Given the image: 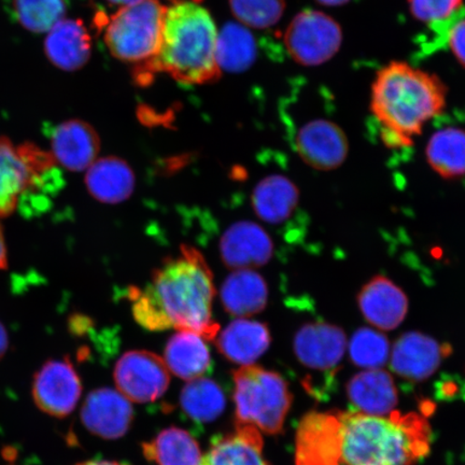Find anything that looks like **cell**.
Returning <instances> with one entry per match:
<instances>
[{
	"label": "cell",
	"instance_id": "6da1fadb",
	"mask_svg": "<svg viewBox=\"0 0 465 465\" xmlns=\"http://www.w3.org/2000/svg\"><path fill=\"white\" fill-rule=\"evenodd\" d=\"M214 294L213 272L205 258L187 245L176 257L163 261L144 289H130L133 315L143 328L191 331L206 341L219 333L213 318Z\"/></svg>",
	"mask_w": 465,
	"mask_h": 465
},
{
	"label": "cell",
	"instance_id": "7a4b0ae2",
	"mask_svg": "<svg viewBox=\"0 0 465 465\" xmlns=\"http://www.w3.org/2000/svg\"><path fill=\"white\" fill-rule=\"evenodd\" d=\"M447 85L439 75L393 61L377 72L371 87V112L389 148L411 147L430 121L444 112Z\"/></svg>",
	"mask_w": 465,
	"mask_h": 465
},
{
	"label": "cell",
	"instance_id": "3957f363",
	"mask_svg": "<svg viewBox=\"0 0 465 465\" xmlns=\"http://www.w3.org/2000/svg\"><path fill=\"white\" fill-rule=\"evenodd\" d=\"M218 29L200 4L182 0L166 8L158 54L137 69L138 81L164 72L183 84H206L221 75L216 58Z\"/></svg>",
	"mask_w": 465,
	"mask_h": 465
},
{
	"label": "cell",
	"instance_id": "277c9868",
	"mask_svg": "<svg viewBox=\"0 0 465 465\" xmlns=\"http://www.w3.org/2000/svg\"><path fill=\"white\" fill-rule=\"evenodd\" d=\"M345 465H414L431 450V428L416 412L389 417L341 412Z\"/></svg>",
	"mask_w": 465,
	"mask_h": 465
},
{
	"label": "cell",
	"instance_id": "5b68a950",
	"mask_svg": "<svg viewBox=\"0 0 465 465\" xmlns=\"http://www.w3.org/2000/svg\"><path fill=\"white\" fill-rule=\"evenodd\" d=\"M236 424L257 428L270 435L282 432L292 393L276 371L257 365L242 366L232 373Z\"/></svg>",
	"mask_w": 465,
	"mask_h": 465
},
{
	"label": "cell",
	"instance_id": "8992f818",
	"mask_svg": "<svg viewBox=\"0 0 465 465\" xmlns=\"http://www.w3.org/2000/svg\"><path fill=\"white\" fill-rule=\"evenodd\" d=\"M166 5L160 0H139L109 17L104 39L116 60L141 69L158 54Z\"/></svg>",
	"mask_w": 465,
	"mask_h": 465
},
{
	"label": "cell",
	"instance_id": "52a82bcc",
	"mask_svg": "<svg viewBox=\"0 0 465 465\" xmlns=\"http://www.w3.org/2000/svg\"><path fill=\"white\" fill-rule=\"evenodd\" d=\"M54 164L51 153L36 145H15L8 138H0V218L14 213Z\"/></svg>",
	"mask_w": 465,
	"mask_h": 465
},
{
	"label": "cell",
	"instance_id": "ba28073f",
	"mask_svg": "<svg viewBox=\"0 0 465 465\" xmlns=\"http://www.w3.org/2000/svg\"><path fill=\"white\" fill-rule=\"evenodd\" d=\"M344 34L340 23L323 11H301L284 33V45L292 60L302 66L316 67L339 54Z\"/></svg>",
	"mask_w": 465,
	"mask_h": 465
},
{
	"label": "cell",
	"instance_id": "9c48e42d",
	"mask_svg": "<svg viewBox=\"0 0 465 465\" xmlns=\"http://www.w3.org/2000/svg\"><path fill=\"white\" fill-rule=\"evenodd\" d=\"M114 378L121 394L142 404L160 399L171 381L164 360L145 351L125 352L114 366Z\"/></svg>",
	"mask_w": 465,
	"mask_h": 465
},
{
	"label": "cell",
	"instance_id": "30bf717a",
	"mask_svg": "<svg viewBox=\"0 0 465 465\" xmlns=\"http://www.w3.org/2000/svg\"><path fill=\"white\" fill-rule=\"evenodd\" d=\"M341 411H311L295 436V465H341Z\"/></svg>",
	"mask_w": 465,
	"mask_h": 465
},
{
	"label": "cell",
	"instance_id": "8fae6325",
	"mask_svg": "<svg viewBox=\"0 0 465 465\" xmlns=\"http://www.w3.org/2000/svg\"><path fill=\"white\" fill-rule=\"evenodd\" d=\"M81 393L80 377L68 360H50L34 376V402L46 415L55 418L71 415Z\"/></svg>",
	"mask_w": 465,
	"mask_h": 465
},
{
	"label": "cell",
	"instance_id": "7c38bea8",
	"mask_svg": "<svg viewBox=\"0 0 465 465\" xmlns=\"http://www.w3.org/2000/svg\"><path fill=\"white\" fill-rule=\"evenodd\" d=\"M346 334L340 327L327 322L307 323L296 332L293 349L299 361L333 381L344 357Z\"/></svg>",
	"mask_w": 465,
	"mask_h": 465
},
{
	"label": "cell",
	"instance_id": "4fadbf2b",
	"mask_svg": "<svg viewBox=\"0 0 465 465\" xmlns=\"http://www.w3.org/2000/svg\"><path fill=\"white\" fill-rule=\"evenodd\" d=\"M295 149L307 165L318 171H333L345 162L348 138L332 121L317 119L307 122L295 137Z\"/></svg>",
	"mask_w": 465,
	"mask_h": 465
},
{
	"label": "cell",
	"instance_id": "5bb4252c",
	"mask_svg": "<svg viewBox=\"0 0 465 465\" xmlns=\"http://www.w3.org/2000/svg\"><path fill=\"white\" fill-rule=\"evenodd\" d=\"M451 353V348L433 337L409 332L399 337L391 351V368L400 377L411 381H423L440 369Z\"/></svg>",
	"mask_w": 465,
	"mask_h": 465
},
{
	"label": "cell",
	"instance_id": "9a60e30c",
	"mask_svg": "<svg viewBox=\"0 0 465 465\" xmlns=\"http://www.w3.org/2000/svg\"><path fill=\"white\" fill-rule=\"evenodd\" d=\"M80 417L87 431L104 440H118L129 431L134 410L124 394L101 388L87 394Z\"/></svg>",
	"mask_w": 465,
	"mask_h": 465
},
{
	"label": "cell",
	"instance_id": "2e32d148",
	"mask_svg": "<svg viewBox=\"0 0 465 465\" xmlns=\"http://www.w3.org/2000/svg\"><path fill=\"white\" fill-rule=\"evenodd\" d=\"M272 253L274 243L270 235L250 221L231 225L220 241L221 259L232 271L264 266L272 258Z\"/></svg>",
	"mask_w": 465,
	"mask_h": 465
},
{
	"label": "cell",
	"instance_id": "e0dca14e",
	"mask_svg": "<svg viewBox=\"0 0 465 465\" xmlns=\"http://www.w3.org/2000/svg\"><path fill=\"white\" fill-rule=\"evenodd\" d=\"M101 139L94 127L83 120L58 124L51 136V155L67 171H86L96 161Z\"/></svg>",
	"mask_w": 465,
	"mask_h": 465
},
{
	"label": "cell",
	"instance_id": "ac0fdd59",
	"mask_svg": "<svg viewBox=\"0 0 465 465\" xmlns=\"http://www.w3.org/2000/svg\"><path fill=\"white\" fill-rule=\"evenodd\" d=\"M358 305L363 317L378 330L397 329L409 312L404 291L383 276H376L360 291Z\"/></svg>",
	"mask_w": 465,
	"mask_h": 465
},
{
	"label": "cell",
	"instance_id": "d6986e66",
	"mask_svg": "<svg viewBox=\"0 0 465 465\" xmlns=\"http://www.w3.org/2000/svg\"><path fill=\"white\" fill-rule=\"evenodd\" d=\"M44 48L55 67L74 72L90 61L92 40L83 21L63 19L46 33Z\"/></svg>",
	"mask_w": 465,
	"mask_h": 465
},
{
	"label": "cell",
	"instance_id": "ffe728a7",
	"mask_svg": "<svg viewBox=\"0 0 465 465\" xmlns=\"http://www.w3.org/2000/svg\"><path fill=\"white\" fill-rule=\"evenodd\" d=\"M217 339L218 351L230 362L252 365L270 348L269 327L254 320L237 319L232 322Z\"/></svg>",
	"mask_w": 465,
	"mask_h": 465
},
{
	"label": "cell",
	"instance_id": "44dd1931",
	"mask_svg": "<svg viewBox=\"0 0 465 465\" xmlns=\"http://www.w3.org/2000/svg\"><path fill=\"white\" fill-rule=\"evenodd\" d=\"M347 397L360 412L391 415L398 403L397 386L391 374L380 369L366 370L347 382Z\"/></svg>",
	"mask_w": 465,
	"mask_h": 465
},
{
	"label": "cell",
	"instance_id": "7402d4cb",
	"mask_svg": "<svg viewBox=\"0 0 465 465\" xmlns=\"http://www.w3.org/2000/svg\"><path fill=\"white\" fill-rule=\"evenodd\" d=\"M135 183V173L131 166L116 156L98 159L86 170L87 191L95 200L104 203L129 200Z\"/></svg>",
	"mask_w": 465,
	"mask_h": 465
},
{
	"label": "cell",
	"instance_id": "603a6c76",
	"mask_svg": "<svg viewBox=\"0 0 465 465\" xmlns=\"http://www.w3.org/2000/svg\"><path fill=\"white\" fill-rule=\"evenodd\" d=\"M262 449L263 440L257 428L236 424L234 433L213 440L201 465H271L262 455Z\"/></svg>",
	"mask_w": 465,
	"mask_h": 465
},
{
	"label": "cell",
	"instance_id": "cb8c5ba5",
	"mask_svg": "<svg viewBox=\"0 0 465 465\" xmlns=\"http://www.w3.org/2000/svg\"><path fill=\"white\" fill-rule=\"evenodd\" d=\"M224 310L236 317H250L263 312L269 301L265 279L253 270H236L221 287Z\"/></svg>",
	"mask_w": 465,
	"mask_h": 465
},
{
	"label": "cell",
	"instance_id": "d4e9b609",
	"mask_svg": "<svg viewBox=\"0 0 465 465\" xmlns=\"http://www.w3.org/2000/svg\"><path fill=\"white\" fill-rule=\"evenodd\" d=\"M205 339L191 331H178L167 341L164 361L168 371L185 381H193L212 368V356Z\"/></svg>",
	"mask_w": 465,
	"mask_h": 465
},
{
	"label": "cell",
	"instance_id": "484cf974",
	"mask_svg": "<svg viewBox=\"0 0 465 465\" xmlns=\"http://www.w3.org/2000/svg\"><path fill=\"white\" fill-rule=\"evenodd\" d=\"M299 200V189L282 174H271L261 180L252 193L255 213L264 223L272 225L286 223L298 207Z\"/></svg>",
	"mask_w": 465,
	"mask_h": 465
},
{
	"label": "cell",
	"instance_id": "4316f807",
	"mask_svg": "<svg viewBox=\"0 0 465 465\" xmlns=\"http://www.w3.org/2000/svg\"><path fill=\"white\" fill-rule=\"evenodd\" d=\"M145 459L156 465H201L199 443L188 431L177 427L163 430L143 444Z\"/></svg>",
	"mask_w": 465,
	"mask_h": 465
},
{
	"label": "cell",
	"instance_id": "83f0119b",
	"mask_svg": "<svg viewBox=\"0 0 465 465\" xmlns=\"http://www.w3.org/2000/svg\"><path fill=\"white\" fill-rule=\"evenodd\" d=\"M427 160L432 170L445 179L465 174V131L458 127L433 134L427 144Z\"/></svg>",
	"mask_w": 465,
	"mask_h": 465
},
{
	"label": "cell",
	"instance_id": "f1b7e54d",
	"mask_svg": "<svg viewBox=\"0 0 465 465\" xmlns=\"http://www.w3.org/2000/svg\"><path fill=\"white\" fill-rule=\"evenodd\" d=\"M180 406L191 420L211 423L223 414L225 394L211 378H195L189 381L180 393Z\"/></svg>",
	"mask_w": 465,
	"mask_h": 465
},
{
	"label": "cell",
	"instance_id": "f546056e",
	"mask_svg": "<svg viewBox=\"0 0 465 465\" xmlns=\"http://www.w3.org/2000/svg\"><path fill=\"white\" fill-rule=\"evenodd\" d=\"M257 57V45L246 28L229 23L218 32L216 58L220 69L240 73L252 65Z\"/></svg>",
	"mask_w": 465,
	"mask_h": 465
},
{
	"label": "cell",
	"instance_id": "4dcf8cb0",
	"mask_svg": "<svg viewBox=\"0 0 465 465\" xmlns=\"http://www.w3.org/2000/svg\"><path fill=\"white\" fill-rule=\"evenodd\" d=\"M14 7L17 21L32 33H48L65 19L64 0H14Z\"/></svg>",
	"mask_w": 465,
	"mask_h": 465
},
{
	"label": "cell",
	"instance_id": "1f68e13d",
	"mask_svg": "<svg viewBox=\"0 0 465 465\" xmlns=\"http://www.w3.org/2000/svg\"><path fill=\"white\" fill-rule=\"evenodd\" d=\"M391 354L387 337L370 328L359 329L349 341V356L359 368L375 370L385 365Z\"/></svg>",
	"mask_w": 465,
	"mask_h": 465
},
{
	"label": "cell",
	"instance_id": "d6a6232c",
	"mask_svg": "<svg viewBox=\"0 0 465 465\" xmlns=\"http://www.w3.org/2000/svg\"><path fill=\"white\" fill-rule=\"evenodd\" d=\"M232 15L242 25L265 29L277 25L286 10V0H230Z\"/></svg>",
	"mask_w": 465,
	"mask_h": 465
},
{
	"label": "cell",
	"instance_id": "836d02e7",
	"mask_svg": "<svg viewBox=\"0 0 465 465\" xmlns=\"http://www.w3.org/2000/svg\"><path fill=\"white\" fill-rule=\"evenodd\" d=\"M463 3L464 0H409L411 15L422 23L447 20L462 7Z\"/></svg>",
	"mask_w": 465,
	"mask_h": 465
},
{
	"label": "cell",
	"instance_id": "e575fe53",
	"mask_svg": "<svg viewBox=\"0 0 465 465\" xmlns=\"http://www.w3.org/2000/svg\"><path fill=\"white\" fill-rule=\"evenodd\" d=\"M449 45L457 62L465 68V19L458 21L449 34Z\"/></svg>",
	"mask_w": 465,
	"mask_h": 465
},
{
	"label": "cell",
	"instance_id": "d590c367",
	"mask_svg": "<svg viewBox=\"0 0 465 465\" xmlns=\"http://www.w3.org/2000/svg\"><path fill=\"white\" fill-rule=\"evenodd\" d=\"M8 265L7 246H5L4 230L0 225V270L5 269Z\"/></svg>",
	"mask_w": 465,
	"mask_h": 465
},
{
	"label": "cell",
	"instance_id": "8d00e7d4",
	"mask_svg": "<svg viewBox=\"0 0 465 465\" xmlns=\"http://www.w3.org/2000/svg\"><path fill=\"white\" fill-rule=\"evenodd\" d=\"M9 348V335L7 330H5V325L0 322V360L5 357V354L7 353Z\"/></svg>",
	"mask_w": 465,
	"mask_h": 465
},
{
	"label": "cell",
	"instance_id": "74e56055",
	"mask_svg": "<svg viewBox=\"0 0 465 465\" xmlns=\"http://www.w3.org/2000/svg\"><path fill=\"white\" fill-rule=\"evenodd\" d=\"M319 5H324V7H341L351 2V0H316Z\"/></svg>",
	"mask_w": 465,
	"mask_h": 465
},
{
	"label": "cell",
	"instance_id": "f35d334b",
	"mask_svg": "<svg viewBox=\"0 0 465 465\" xmlns=\"http://www.w3.org/2000/svg\"><path fill=\"white\" fill-rule=\"evenodd\" d=\"M75 465H124L118 462L114 461H106V460H91V461H85L81 462Z\"/></svg>",
	"mask_w": 465,
	"mask_h": 465
},
{
	"label": "cell",
	"instance_id": "ab89813d",
	"mask_svg": "<svg viewBox=\"0 0 465 465\" xmlns=\"http://www.w3.org/2000/svg\"><path fill=\"white\" fill-rule=\"evenodd\" d=\"M110 4H114L116 5H120V7H124V5H129L134 3L139 2V0H107Z\"/></svg>",
	"mask_w": 465,
	"mask_h": 465
}]
</instances>
